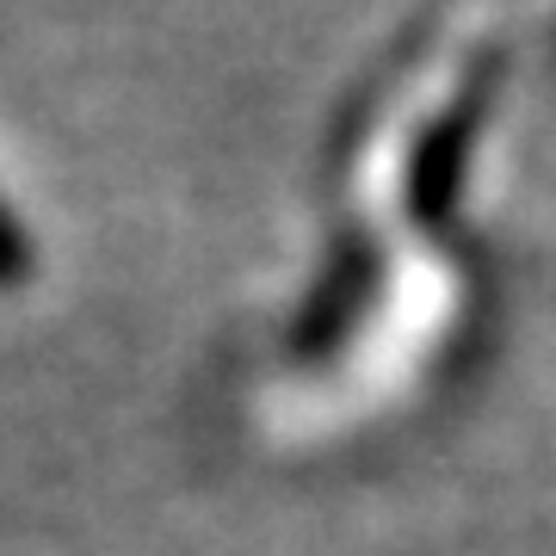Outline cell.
I'll return each mask as SVG.
<instances>
[{"instance_id":"2","label":"cell","mask_w":556,"mask_h":556,"mask_svg":"<svg viewBox=\"0 0 556 556\" xmlns=\"http://www.w3.org/2000/svg\"><path fill=\"white\" fill-rule=\"evenodd\" d=\"M365 291H371V254H365V248H353V254H340L334 266H328L316 303L303 309V321H298V353H321V346H334V340L346 334V321L358 316Z\"/></svg>"},{"instance_id":"3","label":"cell","mask_w":556,"mask_h":556,"mask_svg":"<svg viewBox=\"0 0 556 556\" xmlns=\"http://www.w3.org/2000/svg\"><path fill=\"white\" fill-rule=\"evenodd\" d=\"M25 273H31V241H25V223L0 199V285H20Z\"/></svg>"},{"instance_id":"1","label":"cell","mask_w":556,"mask_h":556,"mask_svg":"<svg viewBox=\"0 0 556 556\" xmlns=\"http://www.w3.org/2000/svg\"><path fill=\"white\" fill-rule=\"evenodd\" d=\"M470 130H477V105H457L452 118H439L420 142L415 167H408V211L420 223H439L457 199L464 179V155H470Z\"/></svg>"}]
</instances>
